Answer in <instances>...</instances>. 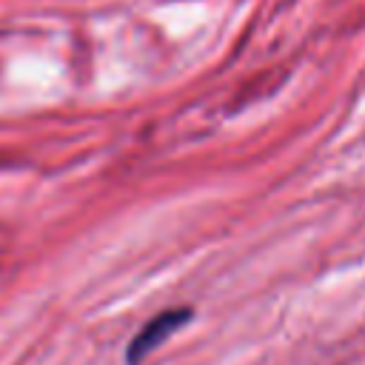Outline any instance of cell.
<instances>
[{
	"instance_id": "6da1fadb",
	"label": "cell",
	"mask_w": 365,
	"mask_h": 365,
	"mask_svg": "<svg viewBox=\"0 0 365 365\" xmlns=\"http://www.w3.org/2000/svg\"><path fill=\"white\" fill-rule=\"evenodd\" d=\"M185 322H191V311L188 308H168L154 314L128 342L125 348V365H140L154 348H160L174 331H180Z\"/></svg>"
}]
</instances>
